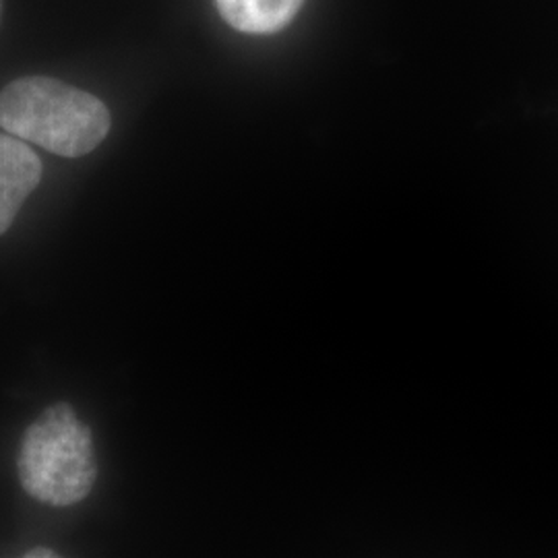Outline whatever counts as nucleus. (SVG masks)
Here are the masks:
<instances>
[{
  "label": "nucleus",
  "instance_id": "1",
  "mask_svg": "<svg viewBox=\"0 0 558 558\" xmlns=\"http://www.w3.org/2000/svg\"><path fill=\"white\" fill-rule=\"evenodd\" d=\"M0 126L62 158L92 154L112 119L96 96L50 77H23L0 92Z\"/></svg>",
  "mask_w": 558,
  "mask_h": 558
},
{
  "label": "nucleus",
  "instance_id": "2",
  "mask_svg": "<svg viewBox=\"0 0 558 558\" xmlns=\"http://www.w3.org/2000/svg\"><path fill=\"white\" fill-rule=\"evenodd\" d=\"M17 472L25 493L41 505L71 507L92 493L98 478L94 437L66 401L46 408L25 430Z\"/></svg>",
  "mask_w": 558,
  "mask_h": 558
},
{
  "label": "nucleus",
  "instance_id": "3",
  "mask_svg": "<svg viewBox=\"0 0 558 558\" xmlns=\"http://www.w3.org/2000/svg\"><path fill=\"white\" fill-rule=\"evenodd\" d=\"M41 161L15 135H0V236L40 184Z\"/></svg>",
  "mask_w": 558,
  "mask_h": 558
},
{
  "label": "nucleus",
  "instance_id": "4",
  "mask_svg": "<svg viewBox=\"0 0 558 558\" xmlns=\"http://www.w3.org/2000/svg\"><path fill=\"white\" fill-rule=\"evenodd\" d=\"M228 25L242 34H276L299 15L304 0H216Z\"/></svg>",
  "mask_w": 558,
  "mask_h": 558
},
{
  "label": "nucleus",
  "instance_id": "5",
  "mask_svg": "<svg viewBox=\"0 0 558 558\" xmlns=\"http://www.w3.org/2000/svg\"><path fill=\"white\" fill-rule=\"evenodd\" d=\"M57 557V553L48 550V548H36V550H29L25 553V558H52Z\"/></svg>",
  "mask_w": 558,
  "mask_h": 558
}]
</instances>
